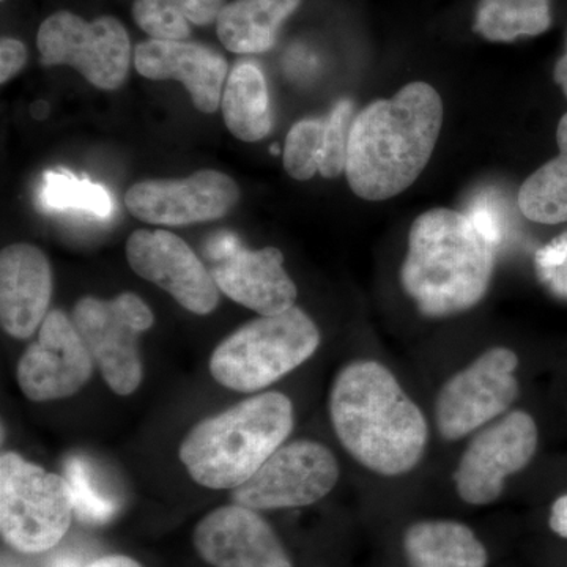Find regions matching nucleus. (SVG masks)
Segmentation results:
<instances>
[{
    "label": "nucleus",
    "mask_w": 567,
    "mask_h": 567,
    "mask_svg": "<svg viewBox=\"0 0 567 567\" xmlns=\"http://www.w3.org/2000/svg\"><path fill=\"white\" fill-rule=\"evenodd\" d=\"M66 477L71 494H73L74 513L81 520L89 524H103L114 514L115 505L104 495L99 483L89 472V466L82 458H71L66 466Z\"/></svg>",
    "instance_id": "nucleus-27"
},
{
    "label": "nucleus",
    "mask_w": 567,
    "mask_h": 567,
    "mask_svg": "<svg viewBox=\"0 0 567 567\" xmlns=\"http://www.w3.org/2000/svg\"><path fill=\"white\" fill-rule=\"evenodd\" d=\"M134 66L141 76L152 81H181L193 104L205 114L221 106L226 59L207 44L188 40L142 41L134 50Z\"/></svg>",
    "instance_id": "nucleus-16"
},
{
    "label": "nucleus",
    "mask_w": 567,
    "mask_h": 567,
    "mask_svg": "<svg viewBox=\"0 0 567 567\" xmlns=\"http://www.w3.org/2000/svg\"><path fill=\"white\" fill-rule=\"evenodd\" d=\"M498 248L465 213L425 212L410 229L402 287L421 315L468 311L488 292Z\"/></svg>",
    "instance_id": "nucleus-3"
},
{
    "label": "nucleus",
    "mask_w": 567,
    "mask_h": 567,
    "mask_svg": "<svg viewBox=\"0 0 567 567\" xmlns=\"http://www.w3.org/2000/svg\"><path fill=\"white\" fill-rule=\"evenodd\" d=\"M2 2H6V0H2Z\"/></svg>",
    "instance_id": "nucleus-35"
},
{
    "label": "nucleus",
    "mask_w": 567,
    "mask_h": 567,
    "mask_svg": "<svg viewBox=\"0 0 567 567\" xmlns=\"http://www.w3.org/2000/svg\"><path fill=\"white\" fill-rule=\"evenodd\" d=\"M126 259L134 274L162 287L194 315H210L219 303L210 271L188 244L169 230H136L126 244Z\"/></svg>",
    "instance_id": "nucleus-13"
},
{
    "label": "nucleus",
    "mask_w": 567,
    "mask_h": 567,
    "mask_svg": "<svg viewBox=\"0 0 567 567\" xmlns=\"http://www.w3.org/2000/svg\"><path fill=\"white\" fill-rule=\"evenodd\" d=\"M516 352L494 347L440 390L435 421L446 442H457L506 415L518 398Z\"/></svg>",
    "instance_id": "nucleus-9"
},
{
    "label": "nucleus",
    "mask_w": 567,
    "mask_h": 567,
    "mask_svg": "<svg viewBox=\"0 0 567 567\" xmlns=\"http://www.w3.org/2000/svg\"><path fill=\"white\" fill-rule=\"evenodd\" d=\"M93 365L71 317L51 311L41 323L39 339L18 363V385L32 402L70 398L91 380Z\"/></svg>",
    "instance_id": "nucleus-14"
},
{
    "label": "nucleus",
    "mask_w": 567,
    "mask_h": 567,
    "mask_svg": "<svg viewBox=\"0 0 567 567\" xmlns=\"http://www.w3.org/2000/svg\"><path fill=\"white\" fill-rule=\"evenodd\" d=\"M301 0H234L216 20L223 47L235 54H260L275 47L279 29Z\"/></svg>",
    "instance_id": "nucleus-19"
},
{
    "label": "nucleus",
    "mask_w": 567,
    "mask_h": 567,
    "mask_svg": "<svg viewBox=\"0 0 567 567\" xmlns=\"http://www.w3.org/2000/svg\"><path fill=\"white\" fill-rule=\"evenodd\" d=\"M557 141V158L529 175L518 192V208L533 223H567V114L559 121Z\"/></svg>",
    "instance_id": "nucleus-22"
},
{
    "label": "nucleus",
    "mask_w": 567,
    "mask_h": 567,
    "mask_svg": "<svg viewBox=\"0 0 567 567\" xmlns=\"http://www.w3.org/2000/svg\"><path fill=\"white\" fill-rule=\"evenodd\" d=\"M548 524H550L554 533L567 539V494L559 496L554 506H551Z\"/></svg>",
    "instance_id": "nucleus-32"
},
{
    "label": "nucleus",
    "mask_w": 567,
    "mask_h": 567,
    "mask_svg": "<svg viewBox=\"0 0 567 567\" xmlns=\"http://www.w3.org/2000/svg\"><path fill=\"white\" fill-rule=\"evenodd\" d=\"M555 82L563 89L567 96V50L566 54L557 62L554 70Z\"/></svg>",
    "instance_id": "nucleus-34"
},
{
    "label": "nucleus",
    "mask_w": 567,
    "mask_h": 567,
    "mask_svg": "<svg viewBox=\"0 0 567 567\" xmlns=\"http://www.w3.org/2000/svg\"><path fill=\"white\" fill-rule=\"evenodd\" d=\"M224 123L237 140L257 142L267 137L274 125L270 95L264 73L254 63H238L224 85Z\"/></svg>",
    "instance_id": "nucleus-21"
},
{
    "label": "nucleus",
    "mask_w": 567,
    "mask_h": 567,
    "mask_svg": "<svg viewBox=\"0 0 567 567\" xmlns=\"http://www.w3.org/2000/svg\"><path fill=\"white\" fill-rule=\"evenodd\" d=\"M226 0H134L132 14L152 39L188 40L192 25L216 24Z\"/></svg>",
    "instance_id": "nucleus-23"
},
{
    "label": "nucleus",
    "mask_w": 567,
    "mask_h": 567,
    "mask_svg": "<svg viewBox=\"0 0 567 567\" xmlns=\"http://www.w3.org/2000/svg\"><path fill=\"white\" fill-rule=\"evenodd\" d=\"M293 429V405L281 393H262L205 417L181 445V461L197 484L234 491L284 445Z\"/></svg>",
    "instance_id": "nucleus-4"
},
{
    "label": "nucleus",
    "mask_w": 567,
    "mask_h": 567,
    "mask_svg": "<svg viewBox=\"0 0 567 567\" xmlns=\"http://www.w3.org/2000/svg\"><path fill=\"white\" fill-rule=\"evenodd\" d=\"M496 246L502 245L505 234V212L492 193H481L473 197L465 213Z\"/></svg>",
    "instance_id": "nucleus-30"
},
{
    "label": "nucleus",
    "mask_w": 567,
    "mask_h": 567,
    "mask_svg": "<svg viewBox=\"0 0 567 567\" xmlns=\"http://www.w3.org/2000/svg\"><path fill=\"white\" fill-rule=\"evenodd\" d=\"M43 203L54 210H76L106 218L112 212L110 193L87 178H78L65 169L47 171Z\"/></svg>",
    "instance_id": "nucleus-25"
},
{
    "label": "nucleus",
    "mask_w": 567,
    "mask_h": 567,
    "mask_svg": "<svg viewBox=\"0 0 567 567\" xmlns=\"http://www.w3.org/2000/svg\"><path fill=\"white\" fill-rule=\"evenodd\" d=\"M216 286L235 303L260 316H275L293 308L297 286L284 268L278 248L238 249L212 270Z\"/></svg>",
    "instance_id": "nucleus-18"
},
{
    "label": "nucleus",
    "mask_w": 567,
    "mask_h": 567,
    "mask_svg": "<svg viewBox=\"0 0 567 567\" xmlns=\"http://www.w3.org/2000/svg\"><path fill=\"white\" fill-rule=\"evenodd\" d=\"M37 48L43 65L73 66L103 91L121 87L132 65L128 32L114 17L85 21L71 11H55L41 22Z\"/></svg>",
    "instance_id": "nucleus-8"
},
{
    "label": "nucleus",
    "mask_w": 567,
    "mask_h": 567,
    "mask_svg": "<svg viewBox=\"0 0 567 567\" xmlns=\"http://www.w3.org/2000/svg\"><path fill=\"white\" fill-rule=\"evenodd\" d=\"M194 547L213 567H292L270 525L257 511L234 503L197 524Z\"/></svg>",
    "instance_id": "nucleus-15"
},
{
    "label": "nucleus",
    "mask_w": 567,
    "mask_h": 567,
    "mask_svg": "<svg viewBox=\"0 0 567 567\" xmlns=\"http://www.w3.org/2000/svg\"><path fill=\"white\" fill-rule=\"evenodd\" d=\"M537 425L514 410L484 425L473 436L454 473L456 491L470 505H491L505 491L507 477L527 468L537 450Z\"/></svg>",
    "instance_id": "nucleus-11"
},
{
    "label": "nucleus",
    "mask_w": 567,
    "mask_h": 567,
    "mask_svg": "<svg viewBox=\"0 0 567 567\" xmlns=\"http://www.w3.org/2000/svg\"><path fill=\"white\" fill-rule=\"evenodd\" d=\"M324 117L295 123L284 145V167L295 181H311L322 158Z\"/></svg>",
    "instance_id": "nucleus-26"
},
{
    "label": "nucleus",
    "mask_w": 567,
    "mask_h": 567,
    "mask_svg": "<svg viewBox=\"0 0 567 567\" xmlns=\"http://www.w3.org/2000/svg\"><path fill=\"white\" fill-rule=\"evenodd\" d=\"M28 62V48L22 41L3 37L0 41V82L13 80Z\"/></svg>",
    "instance_id": "nucleus-31"
},
{
    "label": "nucleus",
    "mask_w": 567,
    "mask_h": 567,
    "mask_svg": "<svg viewBox=\"0 0 567 567\" xmlns=\"http://www.w3.org/2000/svg\"><path fill=\"white\" fill-rule=\"evenodd\" d=\"M71 322L111 390L118 395L133 394L142 382L137 336L155 322L148 305L132 292L112 300L84 297L74 306Z\"/></svg>",
    "instance_id": "nucleus-7"
},
{
    "label": "nucleus",
    "mask_w": 567,
    "mask_h": 567,
    "mask_svg": "<svg viewBox=\"0 0 567 567\" xmlns=\"http://www.w3.org/2000/svg\"><path fill=\"white\" fill-rule=\"evenodd\" d=\"M85 567H142L136 559L125 557V555H107L95 559L91 565Z\"/></svg>",
    "instance_id": "nucleus-33"
},
{
    "label": "nucleus",
    "mask_w": 567,
    "mask_h": 567,
    "mask_svg": "<svg viewBox=\"0 0 567 567\" xmlns=\"http://www.w3.org/2000/svg\"><path fill=\"white\" fill-rule=\"evenodd\" d=\"M535 262L540 281L559 298L567 300V233L540 248Z\"/></svg>",
    "instance_id": "nucleus-29"
},
{
    "label": "nucleus",
    "mask_w": 567,
    "mask_h": 567,
    "mask_svg": "<svg viewBox=\"0 0 567 567\" xmlns=\"http://www.w3.org/2000/svg\"><path fill=\"white\" fill-rule=\"evenodd\" d=\"M353 104L341 100L324 117V136L319 174L324 178H336L346 173L347 145L352 126Z\"/></svg>",
    "instance_id": "nucleus-28"
},
{
    "label": "nucleus",
    "mask_w": 567,
    "mask_h": 567,
    "mask_svg": "<svg viewBox=\"0 0 567 567\" xmlns=\"http://www.w3.org/2000/svg\"><path fill=\"white\" fill-rule=\"evenodd\" d=\"M74 503L69 481L17 453L0 457V533L21 554H43L70 529Z\"/></svg>",
    "instance_id": "nucleus-6"
},
{
    "label": "nucleus",
    "mask_w": 567,
    "mask_h": 567,
    "mask_svg": "<svg viewBox=\"0 0 567 567\" xmlns=\"http://www.w3.org/2000/svg\"><path fill=\"white\" fill-rule=\"evenodd\" d=\"M410 567H486L487 551L475 533L458 522H420L406 529Z\"/></svg>",
    "instance_id": "nucleus-20"
},
{
    "label": "nucleus",
    "mask_w": 567,
    "mask_h": 567,
    "mask_svg": "<svg viewBox=\"0 0 567 567\" xmlns=\"http://www.w3.org/2000/svg\"><path fill=\"white\" fill-rule=\"evenodd\" d=\"M339 480L334 454L315 440L284 443L245 484L234 488V505L252 511L315 505Z\"/></svg>",
    "instance_id": "nucleus-10"
},
{
    "label": "nucleus",
    "mask_w": 567,
    "mask_h": 567,
    "mask_svg": "<svg viewBox=\"0 0 567 567\" xmlns=\"http://www.w3.org/2000/svg\"><path fill=\"white\" fill-rule=\"evenodd\" d=\"M52 271L37 246L14 244L0 254V320L11 338L29 339L47 319Z\"/></svg>",
    "instance_id": "nucleus-17"
},
{
    "label": "nucleus",
    "mask_w": 567,
    "mask_h": 567,
    "mask_svg": "<svg viewBox=\"0 0 567 567\" xmlns=\"http://www.w3.org/2000/svg\"><path fill=\"white\" fill-rule=\"evenodd\" d=\"M442 123V99L425 82L368 104L350 126L346 175L352 192L385 200L410 188L434 153Z\"/></svg>",
    "instance_id": "nucleus-1"
},
{
    "label": "nucleus",
    "mask_w": 567,
    "mask_h": 567,
    "mask_svg": "<svg viewBox=\"0 0 567 567\" xmlns=\"http://www.w3.org/2000/svg\"><path fill=\"white\" fill-rule=\"evenodd\" d=\"M240 200V188L229 175L204 169L186 178H153L136 183L125 194L134 218L156 226H189L229 215Z\"/></svg>",
    "instance_id": "nucleus-12"
},
{
    "label": "nucleus",
    "mask_w": 567,
    "mask_h": 567,
    "mask_svg": "<svg viewBox=\"0 0 567 567\" xmlns=\"http://www.w3.org/2000/svg\"><path fill=\"white\" fill-rule=\"evenodd\" d=\"M319 346V328L293 306L279 315L257 317L219 342L210 372L219 385L252 393L303 364Z\"/></svg>",
    "instance_id": "nucleus-5"
},
{
    "label": "nucleus",
    "mask_w": 567,
    "mask_h": 567,
    "mask_svg": "<svg viewBox=\"0 0 567 567\" xmlns=\"http://www.w3.org/2000/svg\"><path fill=\"white\" fill-rule=\"evenodd\" d=\"M330 416L347 453L377 475H405L424 456L427 421L393 372L377 361H353L339 371Z\"/></svg>",
    "instance_id": "nucleus-2"
},
{
    "label": "nucleus",
    "mask_w": 567,
    "mask_h": 567,
    "mask_svg": "<svg viewBox=\"0 0 567 567\" xmlns=\"http://www.w3.org/2000/svg\"><path fill=\"white\" fill-rule=\"evenodd\" d=\"M550 0H480L473 29L495 43L540 35L550 28Z\"/></svg>",
    "instance_id": "nucleus-24"
}]
</instances>
